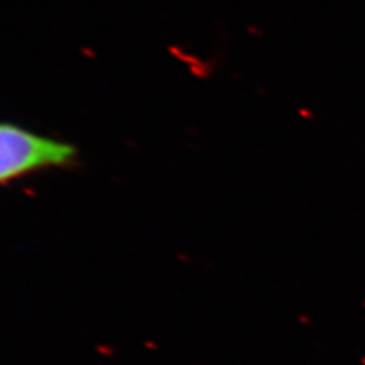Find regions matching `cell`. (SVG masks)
<instances>
[{
	"label": "cell",
	"instance_id": "obj_1",
	"mask_svg": "<svg viewBox=\"0 0 365 365\" xmlns=\"http://www.w3.org/2000/svg\"><path fill=\"white\" fill-rule=\"evenodd\" d=\"M75 150L67 143L32 134L9 123H0V182L34 170L71 162Z\"/></svg>",
	"mask_w": 365,
	"mask_h": 365
}]
</instances>
